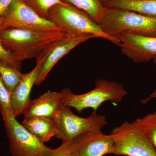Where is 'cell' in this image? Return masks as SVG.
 Listing matches in <instances>:
<instances>
[{
	"instance_id": "cell-1",
	"label": "cell",
	"mask_w": 156,
	"mask_h": 156,
	"mask_svg": "<svg viewBox=\"0 0 156 156\" xmlns=\"http://www.w3.org/2000/svg\"><path fill=\"white\" fill-rule=\"evenodd\" d=\"M69 36L63 31H37L8 29L0 31L3 48L16 61L36 59L56 42Z\"/></svg>"
},
{
	"instance_id": "cell-2",
	"label": "cell",
	"mask_w": 156,
	"mask_h": 156,
	"mask_svg": "<svg viewBox=\"0 0 156 156\" xmlns=\"http://www.w3.org/2000/svg\"><path fill=\"white\" fill-rule=\"evenodd\" d=\"M48 20L70 36L101 38L119 46L120 41L104 31L100 26L83 11L62 3L48 12Z\"/></svg>"
},
{
	"instance_id": "cell-3",
	"label": "cell",
	"mask_w": 156,
	"mask_h": 156,
	"mask_svg": "<svg viewBox=\"0 0 156 156\" xmlns=\"http://www.w3.org/2000/svg\"><path fill=\"white\" fill-rule=\"evenodd\" d=\"M99 25L104 31L117 38L122 34L156 37V17L133 11L105 8Z\"/></svg>"
},
{
	"instance_id": "cell-4",
	"label": "cell",
	"mask_w": 156,
	"mask_h": 156,
	"mask_svg": "<svg viewBox=\"0 0 156 156\" xmlns=\"http://www.w3.org/2000/svg\"><path fill=\"white\" fill-rule=\"evenodd\" d=\"M61 92L64 105L75 109L78 112L89 108L97 112L104 102L119 103L127 94L122 84L102 79L96 81L94 89L84 94H74L68 88L62 89Z\"/></svg>"
},
{
	"instance_id": "cell-5",
	"label": "cell",
	"mask_w": 156,
	"mask_h": 156,
	"mask_svg": "<svg viewBox=\"0 0 156 156\" xmlns=\"http://www.w3.org/2000/svg\"><path fill=\"white\" fill-rule=\"evenodd\" d=\"M112 154L126 156H156V149L136 120L124 121L111 131Z\"/></svg>"
},
{
	"instance_id": "cell-6",
	"label": "cell",
	"mask_w": 156,
	"mask_h": 156,
	"mask_svg": "<svg viewBox=\"0 0 156 156\" xmlns=\"http://www.w3.org/2000/svg\"><path fill=\"white\" fill-rule=\"evenodd\" d=\"M53 120L57 132L55 137L62 142L69 143L76 136L89 130L101 129L107 125L106 117L93 111L87 118L74 114L71 108L64 105Z\"/></svg>"
},
{
	"instance_id": "cell-7",
	"label": "cell",
	"mask_w": 156,
	"mask_h": 156,
	"mask_svg": "<svg viewBox=\"0 0 156 156\" xmlns=\"http://www.w3.org/2000/svg\"><path fill=\"white\" fill-rule=\"evenodd\" d=\"M0 18L1 30L19 29L37 31H63L49 20L40 16L22 0H13Z\"/></svg>"
},
{
	"instance_id": "cell-8",
	"label": "cell",
	"mask_w": 156,
	"mask_h": 156,
	"mask_svg": "<svg viewBox=\"0 0 156 156\" xmlns=\"http://www.w3.org/2000/svg\"><path fill=\"white\" fill-rule=\"evenodd\" d=\"M13 156H51L54 149L47 147L12 117L5 123Z\"/></svg>"
},
{
	"instance_id": "cell-9",
	"label": "cell",
	"mask_w": 156,
	"mask_h": 156,
	"mask_svg": "<svg viewBox=\"0 0 156 156\" xmlns=\"http://www.w3.org/2000/svg\"><path fill=\"white\" fill-rule=\"evenodd\" d=\"M113 140L101 129L89 130L76 136L69 143L75 156H104L112 154Z\"/></svg>"
},
{
	"instance_id": "cell-10",
	"label": "cell",
	"mask_w": 156,
	"mask_h": 156,
	"mask_svg": "<svg viewBox=\"0 0 156 156\" xmlns=\"http://www.w3.org/2000/svg\"><path fill=\"white\" fill-rule=\"evenodd\" d=\"M116 37L122 53L134 62H147L156 56V37L125 33Z\"/></svg>"
},
{
	"instance_id": "cell-11",
	"label": "cell",
	"mask_w": 156,
	"mask_h": 156,
	"mask_svg": "<svg viewBox=\"0 0 156 156\" xmlns=\"http://www.w3.org/2000/svg\"><path fill=\"white\" fill-rule=\"evenodd\" d=\"M91 38L89 37H74L69 35L48 48L42 57V59L45 60L41 66L35 85H41L46 80L50 70L60 58L78 45Z\"/></svg>"
},
{
	"instance_id": "cell-12",
	"label": "cell",
	"mask_w": 156,
	"mask_h": 156,
	"mask_svg": "<svg viewBox=\"0 0 156 156\" xmlns=\"http://www.w3.org/2000/svg\"><path fill=\"white\" fill-rule=\"evenodd\" d=\"M44 62L37 63L29 73L24 74L22 80L11 95L12 111L15 118L23 114L30 103L31 91L36 83L41 66Z\"/></svg>"
},
{
	"instance_id": "cell-13",
	"label": "cell",
	"mask_w": 156,
	"mask_h": 156,
	"mask_svg": "<svg viewBox=\"0 0 156 156\" xmlns=\"http://www.w3.org/2000/svg\"><path fill=\"white\" fill-rule=\"evenodd\" d=\"M64 105L61 92L49 90L37 98L31 100L23 115L24 118L41 116L53 119Z\"/></svg>"
},
{
	"instance_id": "cell-14",
	"label": "cell",
	"mask_w": 156,
	"mask_h": 156,
	"mask_svg": "<svg viewBox=\"0 0 156 156\" xmlns=\"http://www.w3.org/2000/svg\"><path fill=\"white\" fill-rule=\"evenodd\" d=\"M22 126L43 144L49 141L57 134L56 123L51 118L41 116L27 117L24 118Z\"/></svg>"
},
{
	"instance_id": "cell-15",
	"label": "cell",
	"mask_w": 156,
	"mask_h": 156,
	"mask_svg": "<svg viewBox=\"0 0 156 156\" xmlns=\"http://www.w3.org/2000/svg\"><path fill=\"white\" fill-rule=\"evenodd\" d=\"M104 8L133 11L156 17V0H101Z\"/></svg>"
},
{
	"instance_id": "cell-16",
	"label": "cell",
	"mask_w": 156,
	"mask_h": 156,
	"mask_svg": "<svg viewBox=\"0 0 156 156\" xmlns=\"http://www.w3.org/2000/svg\"><path fill=\"white\" fill-rule=\"evenodd\" d=\"M62 2L72 6L86 13L99 24L104 13L101 0H60Z\"/></svg>"
},
{
	"instance_id": "cell-17",
	"label": "cell",
	"mask_w": 156,
	"mask_h": 156,
	"mask_svg": "<svg viewBox=\"0 0 156 156\" xmlns=\"http://www.w3.org/2000/svg\"><path fill=\"white\" fill-rule=\"evenodd\" d=\"M24 74L8 62L0 59V77L11 95Z\"/></svg>"
},
{
	"instance_id": "cell-18",
	"label": "cell",
	"mask_w": 156,
	"mask_h": 156,
	"mask_svg": "<svg viewBox=\"0 0 156 156\" xmlns=\"http://www.w3.org/2000/svg\"><path fill=\"white\" fill-rule=\"evenodd\" d=\"M136 120L156 149V112Z\"/></svg>"
},
{
	"instance_id": "cell-19",
	"label": "cell",
	"mask_w": 156,
	"mask_h": 156,
	"mask_svg": "<svg viewBox=\"0 0 156 156\" xmlns=\"http://www.w3.org/2000/svg\"><path fill=\"white\" fill-rule=\"evenodd\" d=\"M0 109L4 123L14 117L11 102V94L0 77Z\"/></svg>"
},
{
	"instance_id": "cell-20",
	"label": "cell",
	"mask_w": 156,
	"mask_h": 156,
	"mask_svg": "<svg viewBox=\"0 0 156 156\" xmlns=\"http://www.w3.org/2000/svg\"><path fill=\"white\" fill-rule=\"evenodd\" d=\"M26 5L43 18L48 19L50 9L57 4L62 3L60 0H22Z\"/></svg>"
},
{
	"instance_id": "cell-21",
	"label": "cell",
	"mask_w": 156,
	"mask_h": 156,
	"mask_svg": "<svg viewBox=\"0 0 156 156\" xmlns=\"http://www.w3.org/2000/svg\"><path fill=\"white\" fill-rule=\"evenodd\" d=\"M2 20L0 18V31H1V25ZM0 59L8 62L15 68L20 71L21 62L15 60L12 57L11 53L5 50L3 48L1 40H0Z\"/></svg>"
},
{
	"instance_id": "cell-22",
	"label": "cell",
	"mask_w": 156,
	"mask_h": 156,
	"mask_svg": "<svg viewBox=\"0 0 156 156\" xmlns=\"http://www.w3.org/2000/svg\"><path fill=\"white\" fill-rule=\"evenodd\" d=\"M51 156H75L69 148V143L62 142L60 146L54 149Z\"/></svg>"
},
{
	"instance_id": "cell-23",
	"label": "cell",
	"mask_w": 156,
	"mask_h": 156,
	"mask_svg": "<svg viewBox=\"0 0 156 156\" xmlns=\"http://www.w3.org/2000/svg\"><path fill=\"white\" fill-rule=\"evenodd\" d=\"M13 0H0V17L5 13Z\"/></svg>"
},
{
	"instance_id": "cell-24",
	"label": "cell",
	"mask_w": 156,
	"mask_h": 156,
	"mask_svg": "<svg viewBox=\"0 0 156 156\" xmlns=\"http://www.w3.org/2000/svg\"><path fill=\"white\" fill-rule=\"evenodd\" d=\"M153 59L155 63L156 64V56ZM155 98H156V88L154 91L151 95H150L148 97L144 99H143V100H141L140 101L143 104L145 105L148 103L150 101L155 99Z\"/></svg>"
}]
</instances>
